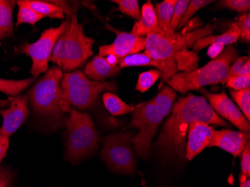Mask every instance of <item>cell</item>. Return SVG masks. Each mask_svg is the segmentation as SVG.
<instances>
[{
	"label": "cell",
	"instance_id": "cell-1",
	"mask_svg": "<svg viewBox=\"0 0 250 187\" xmlns=\"http://www.w3.org/2000/svg\"><path fill=\"white\" fill-rule=\"evenodd\" d=\"M171 112L172 115L166 121L154 145L157 154L167 159L186 158L185 140L192 122L229 126L225 119L214 112L205 97L196 96L192 93L180 97Z\"/></svg>",
	"mask_w": 250,
	"mask_h": 187
},
{
	"label": "cell",
	"instance_id": "cell-2",
	"mask_svg": "<svg viewBox=\"0 0 250 187\" xmlns=\"http://www.w3.org/2000/svg\"><path fill=\"white\" fill-rule=\"evenodd\" d=\"M62 75V71L58 66L52 67L34 84L26 95L34 115L50 131L65 125L60 85Z\"/></svg>",
	"mask_w": 250,
	"mask_h": 187
},
{
	"label": "cell",
	"instance_id": "cell-3",
	"mask_svg": "<svg viewBox=\"0 0 250 187\" xmlns=\"http://www.w3.org/2000/svg\"><path fill=\"white\" fill-rule=\"evenodd\" d=\"M67 18L68 24L56 42L50 60L67 73L82 67L93 55L95 40L85 36L76 11Z\"/></svg>",
	"mask_w": 250,
	"mask_h": 187
},
{
	"label": "cell",
	"instance_id": "cell-4",
	"mask_svg": "<svg viewBox=\"0 0 250 187\" xmlns=\"http://www.w3.org/2000/svg\"><path fill=\"white\" fill-rule=\"evenodd\" d=\"M60 85L62 107L64 112H69L71 105L81 110L95 109L102 93L118 90L115 82L93 81L81 70L63 74Z\"/></svg>",
	"mask_w": 250,
	"mask_h": 187
},
{
	"label": "cell",
	"instance_id": "cell-5",
	"mask_svg": "<svg viewBox=\"0 0 250 187\" xmlns=\"http://www.w3.org/2000/svg\"><path fill=\"white\" fill-rule=\"evenodd\" d=\"M238 52L235 46L229 45L221 54L207 64L190 73H179L168 80V85L175 91L186 94L206 85L226 84L230 66L237 60Z\"/></svg>",
	"mask_w": 250,
	"mask_h": 187
},
{
	"label": "cell",
	"instance_id": "cell-6",
	"mask_svg": "<svg viewBox=\"0 0 250 187\" xmlns=\"http://www.w3.org/2000/svg\"><path fill=\"white\" fill-rule=\"evenodd\" d=\"M66 117L65 159L77 164L98 149L99 134L88 112L71 108Z\"/></svg>",
	"mask_w": 250,
	"mask_h": 187
},
{
	"label": "cell",
	"instance_id": "cell-7",
	"mask_svg": "<svg viewBox=\"0 0 250 187\" xmlns=\"http://www.w3.org/2000/svg\"><path fill=\"white\" fill-rule=\"evenodd\" d=\"M216 28V24H208L189 32L151 34L146 37L145 53L154 60L173 59L178 52L192 47L199 39L212 36Z\"/></svg>",
	"mask_w": 250,
	"mask_h": 187
},
{
	"label": "cell",
	"instance_id": "cell-8",
	"mask_svg": "<svg viewBox=\"0 0 250 187\" xmlns=\"http://www.w3.org/2000/svg\"><path fill=\"white\" fill-rule=\"evenodd\" d=\"M164 118L165 116L157 109L153 99L134 106L131 120L126 129H139L138 133L131 139L133 148L139 157L144 159L149 157L153 138Z\"/></svg>",
	"mask_w": 250,
	"mask_h": 187
},
{
	"label": "cell",
	"instance_id": "cell-9",
	"mask_svg": "<svg viewBox=\"0 0 250 187\" xmlns=\"http://www.w3.org/2000/svg\"><path fill=\"white\" fill-rule=\"evenodd\" d=\"M133 136V132L122 131L105 138L101 157L111 171L126 175L136 172V159L130 145Z\"/></svg>",
	"mask_w": 250,
	"mask_h": 187
},
{
	"label": "cell",
	"instance_id": "cell-10",
	"mask_svg": "<svg viewBox=\"0 0 250 187\" xmlns=\"http://www.w3.org/2000/svg\"><path fill=\"white\" fill-rule=\"evenodd\" d=\"M67 24L68 19L67 18L58 27L50 28L43 31L37 42L24 43L21 46L19 53H25L32 59L30 73L34 78L48 71V62L55 45L62 34L65 31Z\"/></svg>",
	"mask_w": 250,
	"mask_h": 187
},
{
	"label": "cell",
	"instance_id": "cell-11",
	"mask_svg": "<svg viewBox=\"0 0 250 187\" xmlns=\"http://www.w3.org/2000/svg\"><path fill=\"white\" fill-rule=\"evenodd\" d=\"M202 91L205 95L204 97L208 100L212 109L219 116L231 122L241 131L250 132V122L243 115L239 108L229 98L226 91L211 93L206 89H202Z\"/></svg>",
	"mask_w": 250,
	"mask_h": 187
},
{
	"label": "cell",
	"instance_id": "cell-12",
	"mask_svg": "<svg viewBox=\"0 0 250 187\" xmlns=\"http://www.w3.org/2000/svg\"><path fill=\"white\" fill-rule=\"evenodd\" d=\"M9 107L0 109L2 125L0 127V136L9 138L22 126L29 115V98L26 95L9 97Z\"/></svg>",
	"mask_w": 250,
	"mask_h": 187
},
{
	"label": "cell",
	"instance_id": "cell-13",
	"mask_svg": "<svg viewBox=\"0 0 250 187\" xmlns=\"http://www.w3.org/2000/svg\"><path fill=\"white\" fill-rule=\"evenodd\" d=\"M116 33L114 42L99 47L98 56H114L118 59L139 53L146 49V37H138L128 32L113 29Z\"/></svg>",
	"mask_w": 250,
	"mask_h": 187
},
{
	"label": "cell",
	"instance_id": "cell-14",
	"mask_svg": "<svg viewBox=\"0 0 250 187\" xmlns=\"http://www.w3.org/2000/svg\"><path fill=\"white\" fill-rule=\"evenodd\" d=\"M214 133V129L210 125L202 122H192L188 132V143L185 149L187 160H193L204 149L209 147Z\"/></svg>",
	"mask_w": 250,
	"mask_h": 187
},
{
	"label": "cell",
	"instance_id": "cell-15",
	"mask_svg": "<svg viewBox=\"0 0 250 187\" xmlns=\"http://www.w3.org/2000/svg\"><path fill=\"white\" fill-rule=\"evenodd\" d=\"M119 65L122 68L135 66H153L162 74V80L168 82L178 74V67L174 59L165 60H154L147 53H136L119 59Z\"/></svg>",
	"mask_w": 250,
	"mask_h": 187
},
{
	"label": "cell",
	"instance_id": "cell-16",
	"mask_svg": "<svg viewBox=\"0 0 250 187\" xmlns=\"http://www.w3.org/2000/svg\"><path fill=\"white\" fill-rule=\"evenodd\" d=\"M250 132L234 131L229 129L215 130L209 147H220L234 157H239L250 142Z\"/></svg>",
	"mask_w": 250,
	"mask_h": 187
},
{
	"label": "cell",
	"instance_id": "cell-17",
	"mask_svg": "<svg viewBox=\"0 0 250 187\" xmlns=\"http://www.w3.org/2000/svg\"><path fill=\"white\" fill-rule=\"evenodd\" d=\"M119 59L114 56L93 58L85 67L84 74L93 81L106 82L107 78L115 77L120 73Z\"/></svg>",
	"mask_w": 250,
	"mask_h": 187
},
{
	"label": "cell",
	"instance_id": "cell-18",
	"mask_svg": "<svg viewBox=\"0 0 250 187\" xmlns=\"http://www.w3.org/2000/svg\"><path fill=\"white\" fill-rule=\"evenodd\" d=\"M161 32L154 5L151 1H147L142 7L141 18L135 22L130 33L138 37H146L151 34Z\"/></svg>",
	"mask_w": 250,
	"mask_h": 187
},
{
	"label": "cell",
	"instance_id": "cell-19",
	"mask_svg": "<svg viewBox=\"0 0 250 187\" xmlns=\"http://www.w3.org/2000/svg\"><path fill=\"white\" fill-rule=\"evenodd\" d=\"M239 38V31L232 23L230 29L224 33L221 34V35L207 36V37L199 39L192 46V49H193V51L198 53L206 46H210L213 43H219V44H222L223 46H225V45L229 46V45H232L233 43H235L238 41Z\"/></svg>",
	"mask_w": 250,
	"mask_h": 187
},
{
	"label": "cell",
	"instance_id": "cell-20",
	"mask_svg": "<svg viewBox=\"0 0 250 187\" xmlns=\"http://www.w3.org/2000/svg\"><path fill=\"white\" fill-rule=\"evenodd\" d=\"M16 1L0 0V42L14 36L13 11Z\"/></svg>",
	"mask_w": 250,
	"mask_h": 187
},
{
	"label": "cell",
	"instance_id": "cell-21",
	"mask_svg": "<svg viewBox=\"0 0 250 187\" xmlns=\"http://www.w3.org/2000/svg\"><path fill=\"white\" fill-rule=\"evenodd\" d=\"M16 3L22 6L28 7L31 9L36 11L39 15H42L43 18L48 17L50 18L56 19H64V11L53 3L45 1H39V0H19Z\"/></svg>",
	"mask_w": 250,
	"mask_h": 187
},
{
	"label": "cell",
	"instance_id": "cell-22",
	"mask_svg": "<svg viewBox=\"0 0 250 187\" xmlns=\"http://www.w3.org/2000/svg\"><path fill=\"white\" fill-rule=\"evenodd\" d=\"M177 0H164L156 4L155 10L159 27L164 33L172 35L175 32L171 28V21Z\"/></svg>",
	"mask_w": 250,
	"mask_h": 187
},
{
	"label": "cell",
	"instance_id": "cell-23",
	"mask_svg": "<svg viewBox=\"0 0 250 187\" xmlns=\"http://www.w3.org/2000/svg\"><path fill=\"white\" fill-rule=\"evenodd\" d=\"M178 71L182 73H190L199 68V57L193 50L184 49L178 52L173 58Z\"/></svg>",
	"mask_w": 250,
	"mask_h": 187
},
{
	"label": "cell",
	"instance_id": "cell-24",
	"mask_svg": "<svg viewBox=\"0 0 250 187\" xmlns=\"http://www.w3.org/2000/svg\"><path fill=\"white\" fill-rule=\"evenodd\" d=\"M102 99L106 110L113 116L126 115L133 112L134 109V106H130L124 102L121 98L113 93H104Z\"/></svg>",
	"mask_w": 250,
	"mask_h": 187
},
{
	"label": "cell",
	"instance_id": "cell-25",
	"mask_svg": "<svg viewBox=\"0 0 250 187\" xmlns=\"http://www.w3.org/2000/svg\"><path fill=\"white\" fill-rule=\"evenodd\" d=\"M176 92L169 85L164 87L157 94L155 98H153L154 104L157 109L162 112L164 116L167 117L171 112L175 100H176Z\"/></svg>",
	"mask_w": 250,
	"mask_h": 187
},
{
	"label": "cell",
	"instance_id": "cell-26",
	"mask_svg": "<svg viewBox=\"0 0 250 187\" xmlns=\"http://www.w3.org/2000/svg\"><path fill=\"white\" fill-rule=\"evenodd\" d=\"M36 78L26 79V80H5L0 78V92L13 97L19 95L20 93L24 91L35 81Z\"/></svg>",
	"mask_w": 250,
	"mask_h": 187
},
{
	"label": "cell",
	"instance_id": "cell-27",
	"mask_svg": "<svg viewBox=\"0 0 250 187\" xmlns=\"http://www.w3.org/2000/svg\"><path fill=\"white\" fill-rule=\"evenodd\" d=\"M230 95L239 106L241 112L247 120L250 121V88L240 91L230 90Z\"/></svg>",
	"mask_w": 250,
	"mask_h": 187
},
{
	"label": "cell",
	"instance_id": "cell-28",
	"mask_svg": "<svg viewBox=\"0 0 250 187\" xmlns=\"http://www.w3.org/2000/svg\"><path fill=\"white\" fill-rule=\"evenodd\" d=\"M162 76L159 70L151 69L149 71L141 73L139 76L138 81L136 85V90L145 93L150 89L155 84L156 82Z\"/></svg>",
	"mask_w": 250,
	"mask_h": 187
},
{
	"label": "cell",
	"instance_id": "cell-29",
	"mask_svg": "<svg viewBox=\"0 0 250 187\" xmlns=\"http://www.w3.org/2000/svg\"><path fill=\"white\" fill-rule=\"evenodd\" d=\"M111 2L117 4L119 7L116 11H121L137 21L141 18V10L137 0H112Z\"/></svg>",
	"mask_w": 250,
	"mask_h": 187
},
{
	"label": "cell",
	"instance_id": "cell-30",
	"mask_svg": "<svg viewBox=\"0 0 250 187\" xmlns=\"http://www.w3.org/2000/svg\"><path fill=\"white\" fill-rule=\"evenodd\" d=\"M18 20H17L16 27L22 23H29L35 26L39 21L43 18L42 15H39L36 11L26 6L19 5L18 9Z\"/></svg>",
	"mask_w": 250,
	"mask_h": 187
},
{
	"label": "cell",
	"instance_id": "cell-31",
	"mask_svg": "<svg viewBox=\"0 0 250 187\" xmlns=\"http://www.w3.org/2000/svg\"><path fill=\"white\" fill-rule=\"evenodd\" d=\"M213 2H215V1H210V0H192V1H189L188 8H187L183 18L180 22L178 28L180 29V28L183 27L198 11H199L201 8L206 7V5L213 3Z\"/></svg>",
	"mask_w": 250,
	"mask_h": 187
},
{
	"label": "cell",
	"instance_id": "cell-32",
	"mask_svg": "<svg viewBox=\"0 0 250 187\" xmlns=\"http://www.w3.org/2000/svg\"><path fill=\"white\" fill-rule=\"evenodd\" d=\"M233 24L237 27L239 31V39L250 43V14H243L240 15L236 20L235 22H232Z\"/></svg>",
	"mask_w": 250,
	"mask_h": 187
},
{
	"label": "cell",
	"instance_id": "cell-33",
	"mask_svg": "<svg viewBox=\"0 0 250 187\" xmlns=\"http://www.w3.org/2000/svg\"><path fill=\"white\" fill-rule=\"evenodd\" d=\"M221 8H228L240 13H247L250 9V0H222L218 3Z\"/></svg>",
	"mask_w": 250,
	"mask_h": 187
},
{
	"label": "cell",
	"instance_id": "cell-34",
	"mask_svg": "<svg viewBox=\"0 0 250 187\" xmlns=\"http://www.w3.org/2000/svg\"><path fill=\"white\" fill-rule=\"evenodd\" d=\"M189 3V0H178L175 3L172 21H171V28L174 32L178 29V25L183 18Z\"/></svg>",
	"mask_w": 250,
	"mask_h": 187
},
{
	"label": "cell",
	"instance_id": "cell-35",
	"mask_svg": "<svg viewBox=\"0 0 250 187\" xmlns=\"http://www.w3.org/2000/svg\"><path fill=\"white\" fill-rule=\"evenodd\" d=\"M241 172L240 183L244 182L250 177V142L247 143L241 154Z\"/></svg>",
	"mask_w": 250,
	"mask_h": 187
},
{
	"label": "cell",
	"instance_id": "cell-36",
	"mask_svg": "<svg viewBox=\"0 0 250 187\" xmlns=\"http://www.w3.org/2000/svg\"><path fill=\"white\" fill-rule=\"evenodd\" d=\"M226 86L234 91L246 89L250 88V77L234 76L226 80Z\"/></svg>",
	"mask_w": 250,
	"mask_h": 187
},
{
	"label": "cell",
	"instance_id": "cell-37",
	"mask_svg": "<svg viewBox=\"0 0 250 187\" xmlns=\"http://www.w3.org/2000/svg\"><path fill=\"white\" fill-rule=\"evenodd\" d=\"M250 60V56H241V57L237 58V60L230 66L227 80L237 75V73L239 72L240 70L242 68L243 66Z\"/></svg>",
	"mask_w": 250,
	"mask_h": 187
},
{
	"label": "cell",
	"instance_id": "cell-38",
	"mask_svg": "<svg viewBox=\"0 0 250 187\" xmlns=\"http://www.w3.org/2000/svg\"><path fill=\"white\" fill-rule=\"evenodd\" d=\"M225 49V46L219 43H213V44L209 46L207 54L211 60H214L216 58L218 57L222 52Z\"/></svg>",
	"mask_w": 250,
	"mask_h": 187
},
{
	"label": "cell",
	"instance_id": "cell-39",
	"mask_svg": "<svg viewBox=\"0 0 250 187\" xmlns=\"http://www.w3.org/2000/svg\"><path fill=\"white\" fill-rule=\"evenodd\" d=\"M9 147V138L0 136V163L2 161Z\"/></svg>",
	"mask_w": 250,
	"mask_h": 187
},
{
	"label": "cell",
	"instance_id": "cell-40",
	"mask_svg": "<svg viewBox=\"0 0 250 187\" xmlns=\"http://www.w3.org/2000/svg\"><path fill=\"white\" fill-rule=\"evenodd\" d=\"M11 179V174L8 170L0 168V187H8Z\"/></svg>",
	"mask_w": 250,
	"mask_h": 187
},
{
	"label": "cell",
	"instance_id": "cell-41",
	"mask_svg": "<svg viewBox=\"0 0 250 187\" xmlns=\"http://www.w3.org/2000/svg\"><path fill=\"white\" fill-rule=\"evenodd\" d=\"M236 76H241V77H250V60H248L243 66L242 68L240 70Z\"/></svg>",
	"mask_w": 250,
	"mask_h": 187
},
{
	"label": "cell",
	"instance_id": "cell-42",
	"mask_svg": "<svg viewBox=\"0 0 250 187\" xmlns=\"http://www.w3.org/2000/svg\"><path fill=\"white\" fill-rule=\"evenodd\" d=\"M9 105V101L0 100V107H5Z\"/></svg>",
	"mask_w": 250,
	"mask_h": 187
},
{
	"label": "cell",
	"instance_id": "cell-43",
	"mask_svg": "<svg viewBox=\"0 0 250 187\" xmlns=\"http://www.w3.org/2000/svg\"><path fill=\"white\" fill-rule=\"evenodd\" d=\"M240 187H250V179H247L244 182L241 183Z\"/></svg>",
	"mask_w": 250,
	"mask_h": 187
}]
</instances>
